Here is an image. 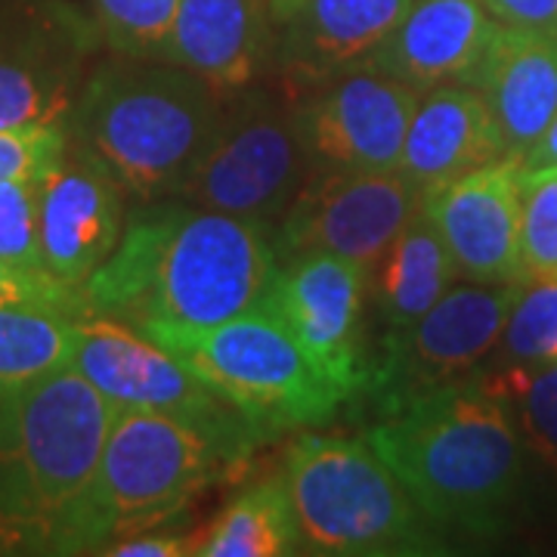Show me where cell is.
<instances>
[{
	"label": "cell",
	"mask_w": 557,
	"mask_h": 557,
	"mask_svg": "<svg viewBox=\"0 0 557 557\" xmlns=\"http://www.w3.org/2000/svg\"><path fill=\"white\" fill-rule=\"evenodd\" d=\"M278 258L267 230L186 201H161L124 223L119 248L87 278V317L156 329H208L258 310Z\"/></svg>",
	"instance_id": "6da1fadb"
},
{
	"label": "cell",
	"mask_w": 557,
	"mask_h": 557,
	"mask_svg": "<svg viewBox=\"0 0 557 557\" xmlns=\"http://www.w3.org/2000/svg\"><path fill=\"white\" fill-rule=\"evenodd\" d=\"M366 440L431 523L496 536L518 496L520 437L483 381H456L384 406Z\"/></svg>",
	"instance_id": "7a4b0ae2"
},
{
	"label": "cell",
	"mask_w": 557,
	"mask_h": 557,
	"mask_svg": "<svg viewBox=\"0 0 557 557\" xmlns=\"http://www.w3.org/2000/svg\"><path fill=\"white\" fill-rule=\"evenodd\" d=\"M115 412L72 362L0 399V555H60Z\"/></svg>",
	"instance_id": "3957f363"
},
{
	"label": "cell",
	"mask_w": 557,
	"mask_h": 557,
	"mask_svg": "<svg viewBox=\"0 0 557 557\" xmlns=\"http://www.w3.org/2000/svg\"><path fill=\"white\" fill-rule=\"evenodd\" d=\"M223 97L183 65L119 57L87 75L65 124L124 193L171 199L211 137Z\"/></svg>",
	"instance_id": "277c9868"
},
{
	"label": "cell",
	"mask_w": 557,
	"mask_h": 557,
	"mask_svg": "<svg viewBox=\"0 0 557 557\" xmlns=\"http://www.w3.org/2000/svg\"><path fill=\"white\" fill-rule=\"evenodd\" d=\"M239 465V456L196 424L119 409L60 555H100L115 539L156 530Z\"/></svg>",
	"instance_id": "5b68a950"
},
{
	"label": "cell",
	"mask_w": 557,
	"mask_h": 557,
	"mask_svg": "<svg viewBox=\"0 0 557 557\" xmlns=\"http://www.w3.org/2000/svg\"><path fill=\"white\" fill-rule=\"evenodd\" d=\"M282 478L298 515L304 552L338 557L437 555L409 490L369 440L300 434L282 461Z\"/></svg>",
	"instance_id": "8992f818"
},
{
	"label": "cell",
	"mask_w": 557,
	"mask_h": 557,
	"mask_svg": "<svg viewBox=\"0 0 557 557\" xmlns=\"http://www.w3.org/2000/svg\"><path fill=\"white\" fill-rule=\"evenodd\" d=\"M149 338L239 409L267 440L329 421L347 399L263 307L208 329H156Z\"/></svg>",
	"instance_id": "52a82bcc"
},
{
	"label": "cell",
	"mask_w": 557,
	"mask_h": 557,
	"mask_svg": "<svg viewBox=\"0 0 557 557\" xmlns=\"http://www.w3.org/2000/svg\"><path fill=\"white\" fill-rule=\"evenodd\" d=\"M310 171L298 109L242 94L223 100L211 137L171 199L276 230Z\"/></svg>",
	"instance_id": "ba28073f"
},
{
	"label": "cell",
	"mask_w": 557,
	"mask_h": 557,
	"mask_svg": "<svg viewBox=\"0 0 557 557\" xmlns=\"http://www.w3.org/2000/svg\"><path fill=\"white\" fill-rule=\"evenodd\" d=\"M72 369H78L115 409H146L196 424L242 461L267 440L159 341L119 319H75Z\"/></svg>",
	"instance_id": "9c48e42d"
},
{
	"label": "cell",
	"mask_w": 557,
	"mask_h": 557,
	"mask_svg": "<svg viewBox=\"0 0 557 557\" xmlns=\"http://www.w3.org/2000/svg\"><path fill=\"white\" fill-rule=\"evenodd\" d=\"M421 205V189L399 171L313 168L276 223L278 263L298 255H335L366 273Z\"/></svg>",
	"instance_id": "30bf717a"
},
{
	"label": "cell",
	"mask_w": 557,
	"mask_h": 557,
	"mask_svg": "<svg viewBox=\"0 0 557 557\" xmlns=\"http://www.w3.org/2000/svg\"><path fill=\"white\" fill-rule=\"evenodd\" d=\"M520 285H453L412 325L387 332L372 362V384L381 406L416 397L468 379L496 350Z\"/></svg>",
	"instance_id": "8fae6325"
},
{
	"label": "cell",
	"mask_w": 557,
	"mask_h": 557,
	"mask_svg": "<svg viewBox=\"0 0 557 557\" xmlns=\"http://www.w3.org/2000/svg\"><path fill=\"white\" fill-rule=\"evenodd\" d=\"M282 322L304 357L344 397L369 391L372 362L362 350L366 270L335 255H298L278 263V273L260 304Z\"/></svg>",
	"instance_id": "7c38bea8"
},
{
	"label": "cell",
	"mask_w": 557,
	"mask_h": 557,
	"mask_svg": "<svg viewBox=\"0 0 557 557\" xmlns=\"http://www.w3.org/2000/svg\"><path fill=\"white\" fill-rule=\"evenodd\" d=\"M421 90L372 65L344 72L298 106L313 168L397 171Z\"/></svg>",
	"instance_id": "4fadbf2b"
},
{
	"label": "cell",
	"mask_w": 557,
	"mask_h": 557,
	"mask_svg": "<svg viewBox=\"0 0 557 557\" xmlns=\"http://www.w3.org/2000/svg\"><path fill=\"white\" fill-rule=\"evenodd\" d=\"M90 44L84 22L65 10L0 13V131L65 124L87 81Z\"/></svg>",
	"instance_id": "5bb4252c"
},
{
	"label": "cell",
	"mask_w": 557,
	"mask_h": 557,
	"mask_svg": "<svg viewBox=\"0 0 557 557\" xmlns=\"http://www.w3.org/2000/svg\"><path fill=\"white\" fill-rule=\"evenodd\" d=\"M520 168L505 156L421 193V211L456 260L458 276L483 285H520Z\"/></svg>",
	"instance_id": "9a60e30c"
},
{
	"label": "cell",
	"mask_w": 557,
	"mask_h": 557,
	"mask_svg": "<svg viewBox=\"0 0 557 557\" xmlns=\"http://www.w3.org/2000/svg\"><path fill=\"white\" fill-rule=\"evenodd\" d=\"M115 177L69 137L62 156L40 180L38 242L44 270L84 288L119 248L124 205Z\"/></svg>",
	"instance_id": "2e32d148"
},
{
	"label": "cell",
	"mask_w": 557,
	"mask_h": 557,
	"mask_svg": "<svg viewBox=\"0 0 557 557\" xmlns=\"http://www.w3.org/2000/svg\"><path fill=\"white\" fill-rule=\"evenodd\" d=\"M412 0H304L282 22L276 57L288 94L369 65Z\"/></svg>",
	"instance_id": "e0dca14e"
},
{
	"label": "cell",
	"mask_w": 557,
	"mask_h": 557,
	"mask_svg": "<svg viewBox=\"0 0 557 557\" xmlns=\"http://www.w3.org/2000/svg\"><path fill=\"white\" fill-rule=\"evenodd\" d=\"M496 32L480 0H412L369 65L421 94L440 84H471Z\"/></svg>",
	"instance_id": "ac0fdd59"
},
{
	"label": "cell",
	"mask_w": 557,
	"mask_h": 557,
	"mask_svg": "<svg viewBox=\"0 0 557 557\" xmlns=\"http://www.w3.org/2000/svg\"><path fill=\"white\" fill-rule=\"evenodd\" d=\"M505 156V134L478 87L440 84L418 100L397 171L424 193Z\"/></svg>",
	"instance_id": "d6986e66"
},
{
	"label": "cell",
	"mask_w": 557,
	"mask_h": 557,
	"mask_svg": "<svg viewBox=\"0 0 557 557\" xmlns=\"http://www.w3.org/2000/svg\"><path fill=\"white\" fill-rule=\"evenodd\" d=\"M471 87L490 102L508 152L523 159L557 112V32L498 25Z\"/></svg>",
	"instance_id": "ffe728a7"
},
{
	"label": "cell",
	"mask_w": 557,
	"mask_h": 557,
	"mask_svg": "<svg viewBox=\"0 0 557 557\" xmlns=\"http://www.w3.org/2000/svg\"><path fill=\"white\" fill-rule=\"evenodd\" d=\"M273 22L270 0H180L164 62L236 94L258 78Z\"/></svg>",
	"instance_id": "44dd1931"
},
{
	"label": "cell",
	"mask_w": 557,
	"mask_h": 557,
	"mask_svg": "<svg viewBox=\"0 0 557 557\" xmlns=\"http://www.w3.org/2000/svg\"><path fill=\"white\" fill-rule=\"evenodd\" d=\"M456 278V260L418 205L397 239L366 273V295L372 298L381 325L397 332L424 317Z\"/></svg>",
	"instance_id": "7402d4cb"
},
{
	"label": "cell",
	"mask_w": 557,
	"mask_h": 557,
	"mask_svg": "<svg viewBox=\"0 0 557 557\" xmlns=\"http://www.w3.org/2000/svg\"><path fill=\"white\" fill-rule=\"evenodd\" d=\"M199 557H288L304 555L298 515L285 478H263L242 490L220 518L196 539Z\"/></svg>",
	"instance_id": "603a6c76"
},
{
	"label": "cell",
	"mask_w": 557,
	"mask_h": 557,
	"mask_svg": "<svg viewBox=\"0 0 557 557\" xmlns=\"http://www.w3.org/2000/svg\"><path fill=\"white\" fill-rule=\"evenodd\" d=\"M75 317L38 307H0V399L69 366Z\"/></svg>",
	"instance_id": "cb8c5ba5"
},
{
	"label": "cell",
	"mask_w": 557,
	"mask_h": 557,
	"mask_svg": "<svg viewBox=\"0 0 557 557\" xmlns=\"http://www.w3.org/2000/svg\"><path fill=\"white\" fill-rule=\"evenodd\" d=\"M480 381L505 406L518 437L557 471V362H511Z\"/></svg>",
	"instance_id": "d4e9b609"
},
{
	"label": "cell",
	"mask_w": 557,
	"mask_h": 557,
	"mask_svg": "<svg viewBox=\"0 0 557 557\" xmlns=\"http://www.w3.org/2000/svg\"><path fill=\"white\" fill-rule=\"evenodd\" d=\"M180 0H87L100 35L119 57L164 60Z\"/></svg>",
	"instance_id": "484cf974"
},
{
	"label": "cell",
	"mask_w": 557,
	"mask_h": 557,
	"mask_svg": "<svg viewBox=\"0 0 557 557\" xmlns=\"http://www.w3.org/2000/svg\"><path fill=\"white\" fill-rule=\"evenodd\" d=\"M523 282H557V168L520 174Z\"/></svg>",
	"instance_id": "4316f807"
},
{
	"label": "cell",
	"mask_w": 557,
	"mask_h": 557,
	"mask_svg": "<svg viewBox=\"0 0 557 557\" xmlns=\"http://www.w3.org/2000/svg\"><path fill=\"white\" fill-rule=\"evenodd\" d=\"M502 341L511 362H557V282H520Z\"/></svg>",
	"instance_id": "83f0119b"
},
{
	"label": "cell",
	"mask_w": 557,
	"mask_h": 557,
	"mask_svg": "<svg viewBox=\"0 0 557 557\" xmlns=\"http://www.w3.org/2000/svg\"><path fill=\"white\" fill-rule=\"evenodd\" d=\"M44 171L0 183V260L35 273H47L38 242V196Z\"/></svg>",
	"instance_id": "f1b7e54d"
},
{
	"label": "cell",
	"mask_w": 557,
	"mask_h": 557,
	"mask_svg": "<svg viewBox=\"0 0 557 557\" xmlns=\"http://www.w3.org/2000/svg\"><path fill=\"white\" fill-rule=\"evenodd\" d=\"M0 307H38L65 317H87L84 292L65 285L50 273L20 270L0 260Z\"/></svg>",
	"instance_id": "f546056e"
},
{
	"label": "cell",
	"mask_w": 557,
	"mask_h": 557,
	"mask_svg": "<svg viewBox=\"0 0 557 557\" xmlns=\"http://www.w3.org/2000/svg\"><path fill=\"white\" fill-rule=\"evenodd\" d=\"M69 143V124H32L0 131V183L38 174L60 159Z\"/></svg>",
	"instance_id": "4dcf8cb0"
},
{
	"label": "cell",
	"mask_w": 557,
	"mask_h": 557,
	"mask_svg": "<svg viewBox=\"0 0 557 557\" xmlns=\"http://www.w3.org/2000/svg\"><path fill=\"white\" fill-rule=\"evenodd\" d=\"M196 536H180V533H161L156 530H143L134 536L115 539L102 548V557H186L193 555Z\"/></svg>",
	"instance_id": "1f68e13d"
},
{
	"label": "cell",
	"mask_w": 557,
	"mask_h": 557,
	"mask_svg": "<svg viewBox=\"0 0 557 557\" xmlns=\"http://www.w3.org/2000/svg\"><path fill=\"white\" fill-rule=\"evenodd\" d=\"M480 3L502 25L557 32V0H480Z\"/></svg>",
	"instance_id": "d6a6232c"
},
{
	"label": "cell",
	"mask_w": 557,
	"mask_h": 557,
	"mask_svg": "<svg viewBox=\"0 0 557 557\" xmlns=\"http://www.w3.org/2000/svg\"><path fill=\"white\" fill-rule=\"evenodd\" d=\"M523 171H536V168H557V112L548 121V127L542 131V137L530 146V152L520 159Z\"/></svg>",
	"instance_id": "836d02e7"
},
{
	"label": "cell",
	"mask_w": 557,
	"mask_h": 557,
	"mask_svg": "<svg viewBox=\"0 0 557 557\" xmlns=\"http://www.w3.org/2000/svg\"><path fill=\"white\" fill-rule=\"evenodd\" d=\"M304 0H270V7H273V20H276V25H282V22L288 20L295 10H298Z\"/></svg>",
	"instance_id": "e575fe53"
}]
</instances>
